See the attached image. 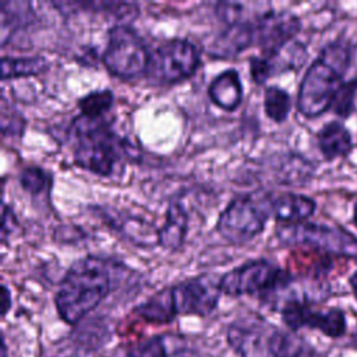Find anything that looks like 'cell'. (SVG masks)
<instances>
[{
  "label": "cell",
  "instance_id": "12",
  "mask_svg": "<svg viewBox=\"0 0 357 357\" xmlns=\"http://www.w3.org/2000/svg\"><path fill=\"white\" fill-rule=\"evenodd\" d=\"M301 28L300 18L289 10H271L255 24V43L261 56L275 59L297 35Z\"/></svg>",
  "mask_w": 357,
  "mask_h": 357
},
{
  "label": "cell",
  "instance_id": "17",
  "mask_svg": "<svg viewBox=\"0 0 357 357\" xmlns=\"http://www.w3.org/2000/svg\"><path fill=\"white\" fill-rule=\"evenodd\" d=\"M268 357H317V349L297 332L273 325L268 339Z\"/></svg>",
  "mask_w": 357,
  "mask_h": 357
},
{
  "label": "cell",
  "instance_id": "13",
  "mask_svg": "<svg viewBox=\"0 0 357 357\" xmlns=\"http://www.w3.org/2000/svg\"><path fill=\"white\" fill-rule=\"evenodd\" d=\"M252 43H255V25L230 24L213 38L208 53L216 59H231Z\"/></svg>",
  "mask_w": 357,
  "mask_h": 357
},
{
  "label": "cell",
  "instance_id": "11",
  "mask_svg": "<svg viewBox=\"0 0 357 357\" xmlns=\"http://www.w3.org/2000/svg\"><path fill=\"white\" fill-rule=\"evenodd\" d=\"M273 325L258 314H245L226 328V342L237 357H268V339Z\"/></svg>",
  "mask_w": 357,
  "mask_h": 357
},
{
  "label": "cell",
  "instance_id": "28",
  "mask_svg": "<svg viewBox=\"0 0 357 357\" xmlns=\"http://www.w3.org/2000/svg\"><path fill=\"white\" fill-rule=\"evenodd\" d=\"M13 305V298H11V291L8 289V286L6 283L1 284V290H0V307H1V317L4 318L8 311L11 310Z\"/></svg>",
  "mask_w": 357,
  "mask_h": 357
},
{
  "label": "cell",
  "instance_id": "4",
  "mask_svg": "<svg viewBox=\"0 0 357 357\" xmlns=\"http://www.w3.org/2000/svg\"><path fill=\"white\" fill-rule=\"evenodd\" d=\"M351 61L350 45L343 39L328 43L307 68L297 93V109L314 119L331 109Z\"/></svg>",
  "mask_w": 357,
  "mask_h": 357
},
{
  "label": "cell",
  "instance_id": "5",
  "mask_svg": "<svg viewBox=\"0 0 357 357\" xmlns=\"http://www.w3.org/2000/svg\"><path fill=\"white\" fill-rule=\"evenodd\" d=\"M294 282L293 275L266 258L250 259L225 272L219 279L222 294L230 297L259 296L276 300Z\"/></svg>",
  "mask_w": 357,
  "mask_h": 357
},
{
  "label": "cell",
  "instance_id": "8",
  "mask_svg": "<svg viewBox=\"0 0 357 357\" xmlns=\"http://www.w3.org/2000/svg\"><path fill=\"white\" fill-rule=\"evenodd\" d=\"M201 63V49L187 38H172L151 50L146 79L152 85H173L190 78Z\"/></svg>",
  "mask_w": 357,
  "mask_h": 357
},
{
  "label": "cell",
  "instance_id": "22",
  "mask_svg": "<svg viewBox=\"0 0 357 357\" xmlns=\"http://www.w3.org/2000/svg\"><path fill=\"white\" fill-rule=\"evenodd\" d=\"M290 110L291 96L286 89L278 85H268L264 89V112L268 119L275 123H283L287 120Z\"/></svg>",
  "mask_w": 357,
  "mask_h": 357
},
{
  "label": "cell",
  "instance_id": "2",
  "mask_svg": "<svg viewBox=\"0 0 357 357\" xmlns=\"http://www.w3.org/2000/svg\"><path fill=\"white\" fill-rule=\"evenodd\" d=\"M220 276L202 273L167 286L134 307L132 312L148 324L166 325L180 315L209 317L222 294Z\"/></svg>",
  "mask_w": 357,
  "mask_h": 357
},
{
  "label": "cell",
  "instance_id": "27",
  "mask_svg": "<svg viewBox=\"0 0 357 357\" xmlns=\"http://www.w3.org/2000/svg\"><path fill=\"white\" fill-rule=\"evenodd\" d=\"M18 227V220L15 218V213L10 205L6 202L3 204V218H1V243L6 244L8 236L13 234L14 229Z\"/></svg>",
  "mask_w": 357,
  "mask_h": 357
},
{
  "label": "cell",
  "instance_id": "26",
  "mask_svg": "<svg viewBox=\"0 0 357 357\" xmlns=\"http://www.w3.org/2000/svg\"><path fill=\"white\" fill-rule=\"evenodd\" d=\"M250 74L252 81L257 85H262L268 81L271 75L275 74V68L272 64V60L264 57V56H252L250 59Z\"/></svg>",
  "mask_w": 357,
  "mask_h": 357
},
{
  "label": "cell",
  "instance_id": "24",
  "mask_svg": "<svg viewBox=\"0 0 357 357\" xmlns=\"http://www.w3.org/2000/svg\"><path fill=\"white\" fill-rule=\"evenodd\" d=\"M18 183L24 191L31 194L32 197L42 195L49 192L52 188V176L40 166H25L18 173Z\"/></svg>",
  "mask_w": 357,
  "mask_h": 357
},
{
  "label": "cell",
  "instance_id": "29",
  "mask_svg": "<svg viewBox=\"0 0 357 357\" xmlns=\"http://www.w3.org/2000/svg\"><path fill=\"white\" fill-rule=\"evenodd\" d=\"M349 284H350V287H351V291H353L354 298L357 300V271H354V272L351 273V276L349 278Z\"/></svg>",
  "mask_w": 357,
  "mask_h": 357
},
{
  "label": "cell",
  "instance_id": "15",
  "mask_svg": "<svg viewBox=\"0 0 357 357\" xmlns=\"http://www.w3.org/2000/svg\"><path fill=\"white\" fill-rule=\"evenodd\" d=\"M208 96L218 107L226 112H234L243 99V85L238 71L227 68L219 73L208 85Z\"/></svg>",
  "mask_w": 357,
  "mask_h": 357
},
{
  "label": "cell",
  "instance_id": "30",
  "mask_svg": "<svg viewBox=\"0 0 357 357\" xmlns=\"http://www.w3.org/2000/svg\"><path fill=\"white\" fill-rule=\"evenodd\" d=\"M0 357H8V349L6 343V336L1 333V350H0Z\"/></svg>",
  "mask_w": 357,
  "mask_h": 357
},
{
  "label": "cell",
  "instance_id": "6",
  "mask_svg": "<svg viewBox=\"0 0 357 357\" xmlns=\"http://www.w3.org/2000/svg\"><path fill=\"white\" fill-rule=\"evenodd\" d=\"M271 192L252 191L233 197L216 220V231L229 244L241 245L265 229L272 215Z\"/></svg>",
  "mask_w": 357,
  "mask_h": 357
},
{
  "label": "cell",
  "instance_id": "32",
  "mask_svg": "<svg viewBox=\"0 0 357 357\" xmlns=\"http://www.w3.org/2000/svg\"><path fill=\"white\" fill-rule=\"evenodd\" d=\"M351 346H353L354 349H357V335L353 337V340H351Z\"/></svg>",
  "mask_w": 357,
  "mask_h": 357
},
{
  "label": "cell",
  "instance_id": "31",
  "mask_svg": "<svg viewBox=\"0 0 357 357\" xmlns=\"http://www.w3.org/2000/svg\"><path fill=\"white\" fill-rule=\"evenodd\" d=\"M353 223L357 227V201L354 202V206H353Z\"/></svg>",
  "mask_w": 357,
  "mask_h": 357
},
{
  "label": "cell",
  "instance_id": "10",
  "mask_svg": "<svg viewBox=\"0 0 357 357\" xmlns=\"http://www.w3.org/2000/svg\"><path fill=\"white\" fill-rule=\"evenodd\" d=\"M283 324L287 329L297 332L301 328L319 331L331 339H340L347 332L346 314L340 308H329L326 311L315 310L312 301L298 297H287L279 307Z\"/></svg>",
  "mask_w": 357,
  "mask_h": 357
},
{
  "label": "cell",
  "instance_id": "9",
  "mask_svg": "<svg viewBox=\"0 0 357 357\" xmlns=\"http://www.w3.org/2000/svg\"><path fill=\"white\" fill-rule=\"evenodd\" d=\"M275 237L283 245H307L331 255L357 259V237L340 226L307 220L279 225Z\"/></svg>",
  "mask_w": 357,
  "mask_h": 357
},
{
  "label": "cell",
  "instance_id": "16",
  "mask_svg": "<svg viewBox=\"0 0 357 357\" xmlns=\"http://www.w3.org/2000/svg\"><path fill=\"white\" fill-rule=\"evenodd\" d=\"M188 231V212L178 201H172L165 213V222L158 227V244L169 251L178 250Z\"/></svg>",
  "mask_w": 357,
  "mask_h": 357
},
{
  "label": "cell",
  "instance_id": "23",
  "mask_svg": "<svg viewBox=\"0 0 357 357\" xmlns=\"http://www.w3.org/2000/svg\"><path fill=\"white\" fill-rule=\"evenodd\" d=\"M113 103L114 95L109 88L91 91L77 100V106L81 114L91 119L105 117V114L112 109Z\"/></svg>",
  "mask_w": 357,
  "mask_h": 357
},
{
  "label": "cell",
  "instance_id": "20",
  "mask_svg": "<svg viewBox=\"0 0 357 357\" xmlns=\"http://www.w3.org/2000/svg\"><path fill=\"white\" fill-rule=\"evenodd\" d=\"M1 79H11L20 77H32L45 73L49 68V61L43 56H3L0 60Z\"/></svg>",
  "mask_w": 357,
  "mask_h": 357
},
{
  "label": "cell",
  "instance_id": "21",
  "mask_svg": "<svg viewBox=\"0 0 357 357\" xmlns=\"http://www.w3.org/2000/svg\"><path fill=\"white\" fill-rule=\"evenodd\" d=\"M178 336L174 335H153L144 340L131 343L124 353V357H173L177 350H170Z\"/></svg>",
  "mask_w": 357,
  "mask_h": 357
},
{
  "label": "cell",
  "instance_id": "7",
  "mask_svg": "<svg viewBox=\"0 0 357 357\" xmlns=\"http://www.w3.org/2000/svg\"><path fill=\"white\" fill-rule=\"evenodd\" d=\"M151 52L142 36L128 24L119 22L107 29L102 63L110 74L121 79L145 75Z\"/></svg>",
  "mask_w": 357,
  "mask_h": 357
},
{
  "label": "cell",
  "instance_id": "19",
  "mask_svg": "<svg viewBox=\"0 0 357 357\" xmlns=\"http://www.w3.org/2000/svg\"><path fill=\"white\" fill-rule=\"evenodd\" d=\"M317 144L328 160L346 156L353 149V138L346 126L340 121H329L317 132Z\"/></svg>",
  "mask_w": 357,
  "mask_h": 357
},
{
  "label": "cell",
  "instance_id": "3",
  "mask_svg": "<svg viewBox=\"0 0 357 357\" xmlns=\"http://www.w3.org/2000/svg\"><path fill=\"white\" fill-rule=\"evenodd\" d=\"M74 163L96 176L112 177L116 167L130 156L131 144L120 137L105 119L75 116L68 127Z\"/></svg>",
  "mask_w": 357,
  "mask_h": 357
},
{
  "label": "cell",
  "instance_id": "1",
  "mask_svg": "<svg viewBox=\"0 0 357 357\" xmlns=\"http://www.w3.org/2000/svg\"><path fill=\"white\" fill-rule=\"evenodd\" d=\"M127 266L112 257L88 254L74 261L54 294L60 319L68 325L79 324L123 280Z\"/></svg>",
  "mask_w": 357,
  "mask_h": 357
},
{
  "label": "cell",
  "instance_id": "14",
  "mask_svg": "<svg viewBox=\"0 0 357 357\" xmlns=\"http://www.w3.org/2000/svg\"><path fill=\"white\" fill-rule=\"evenodd\" d=\"M317 208V202L304 194L298 192H280L272 194L271 209L272 216L280 225H291L305 222Z\"/></svg>",
  "mask_w": 357,
  "mask_h": 357
},
{
  "label": "cell",
  "instance_id": "25",
  "mask_svg": "<svg viewBox=\"0 0 357 357\" xmlns=\"http://www.w3.org/2000/svg\"><path fill=\"white\" fill-rule=\"evenodd\" d=\"M356 93H357V79L344 81L342 86L339 88L331 109L335 112V114L346 119L353 113L354 102H356Z\"/></svg>",
  "mask_w": 357,
  "mask_h": 357
},
{
  "label": "cell",
  "instance_id": "18",
  "mask_svg": "<svg viewBox=\"0 0 357 357\" xmlns=\"http://www.w3.org/2000/svg\"><path fill=\"white\" fill-rule=\"evenodd\" d=\"M271 10L273 8L268 1H218L215 4L216 17L226 25H255Z\"/></svg>",
  "mask_w": 357,
  "mask_h": 357
}]
</instances>
